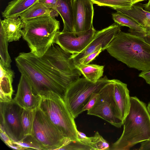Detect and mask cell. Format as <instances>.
Masks as SVG:
<instances>
[{
    "label": "cell",
    "mask_w": 150,
    "mask_h": 150,
    "mask_svg": "<svg viewBox=\"0 0 150 150\" xmlns=\"http://www.w3.org/2000/svg\"><path fill=\"white\" fill-rule=\"evenodd\" d=\"M71 55L53 43L41 57L23 52L15 61L19 72L31 83L34 94L52 92L63 97L67 87L81 74Z\"/></svg>",
    "instance_id": "cell-1"
},
{
    "label": "cell",
    "mask_w": 150,
    "mask_h": 150,
    "mask_svg": "<svg viewBox=\"0 0 150 150\" xmlns=\"http://www.w3.org/2000/svg\"><path fill=\"white\" fill-rule=\"evenodd\" d=\"M106 50L110 54L128 67L150 71V44L141 37L121 31Z\"/></svg>",
    "instance_id": "cell-2"
},
{
    "label": "cell",
    "mask_w": 150,
    "mask_h": 150,
    "mask_svg": "<svg viewBox=\"0 0 150 150\" xmlns=\"http://www.w3.org/2000/svg\"><path fill=\"white\" fill-rule=\"evenodd\" d=\"M130 107L124 123L123 132L112 144V150H129L135 145L150 140V115L146 105L136 96L130 97Z\"/></svg>",
    "instance_id": "cell-3"
},
{
    "label": "cell",
    "mask_w": 150,
    "mask_h": 150,
    "mask_svg": "<svg viewBox=\"0 0 150 150\" xmlns=\"http://www.w3.org/2000/svg\"><path fill=\"white\" fill-rule=\"evenodd\" d=\"M21 33L27 42L31 52L42 57L52 44L59 32V21L50 16H45L22 21Z\"/></svg>",
    "instance_id": "cell-4"
},
{
    "label": "cell",
    "mask_w": 150,
    "mask_h": 150,
    "mask_svg": "<svg viewBox=\"0 0 150 150\" xmlns=\"http://www.w3.org/2000/svg\"><path fill=\"white\" fill-rule=\"evenodd\" d=\"M38 108L66 138L80 141L74 118L67 108L61 95L49 92L40 95Z\"/></svg>",
    "instance_id": "cell-5"
},
{
    "label": "cell",
    "mask_w": 150,
    "mask_h": 150,
    "mask_svg": "<svg viewBox=\"0 0 150 150\" xmlns=\"http://www.w3.org/2000/svg\"><path fill=\"white\" fill-rule=\"evenodd\" d=\"M111 81L106 76L101 77L96 83L88 81L85 77L80 78L67 87L63 98L74 119L83 112L82 109L92 93L99 92L102 88Z\"/></svg>",
    "instance_id": "cell-6"
},
{
    "label": "cell",
    "mask_w": 150,
    "mask_h": 150,
    "mask_svg": "<svg viewBox=\"0 0 150 150\" xmlns=\"http://www.w3.org/2000/svg\"><path fill=\"white\" fill-rule=\"evenodd\" d=\"M31 134L44 150H58L71 141L64 136L39 108L35 110Z\"/></svg>",
    "instance_id": "cell-7"
},
{
    "label": "cell",
    "mask_w": 150,
    "mask_h": 150,
    "mask_svg": "<svg viewBox=\"0 0 150 150\" xmlns=\"http://www.w3.org/2000/svg\"><path fill=\"white\" fill-rule=\"evenodd\" d=\"M114 84L112 81L102 88L99 96L92 108L87 114L98 117L111 125L120 128L124 121L118 108L114 96Z\"/></svg>",
    "instance_id": "cell-8"
},
{
    "label": "cell",
    "mask_w": 150,
    "mask_h": 150,
    "mask_svg": "<svg viewBox=\"0 0 150 150\" xmlns=\"http://www.w3.org/2000/svg\"><path fill=\"white\" fill-rule=\"evenodd\" d=\"M23 108L13 99L0 102V127L14 142L22 140L25 136L21 118Z\"/></svg>",
    "instance_id": "cell-9"
},
{
    "label": "cell",
    "mask_w": 150,
    "mask_h": 150,
    "mask_svg": "<svg viewBox=\"0 0 150 150\" xmlns=\"http://www.w3.org/2000/svg\"><path fill=\"white\" fill-rule=\"evenodd\" d=\"M120 27L116 23L100 30L96 31L90 43L81 52L72 54L71 58L76 66L81 64L88 55L99 49L106 50L114 38L121 31Z\"/></svg>",
    "instance_id": "cell-10"
},
{
    "label": "cell",
    "mask_w": 150,
    "mask_h": 150,
    "mask_svg": "<svg viewBox=\"0 0 150 150\" xmlns=\"http://www.w3.org/2000/svg\"><path fill=\"white\" fill-rule=\"evenodd\" d=\"M96 30L93 26L89 30L78 33L59 32L53 43L72 54L82 51L92 40Z\"/></svg>",
    "instance_id": "cell-11"
},
{
    "label": "cell",
    "mask_w": 150,
    "mask_h": 150,
    "mask_svg": "<svg viewBox=\"0 0 150 150\" xmlns=\"http://www.w3.org/2000/svg\"><path fill=\"white\" fill-rule=\"evenodd\" d=\"M91 0H73L74 32L88 30L93 25V4Z\"/></svg>",
    "instance_id": "cell-12"
},
{
    "label": "cell",
    "mask_w": 150,
    "mask_h": 150,
    "mask_svg": "<svg viewBox=\"0 0 150 150\" xmlns=\"http://www.w3.org/2000/svg\"><path fill=\"white\" fill-rule=\"evenodd\" d=\"M41 99L40 96L33 93L31 85L27 78L21 74L13 100L23 109L35 110L38 108Z\"/></svg>",
    "instance_id": "cell-13"
},
{
    "label": "cell",
    "mask_w": 150,
    "mask_h": 150,
    "mask_svg": "<svg viewBox=\"0 0 150 150\" xmlns=\"http://www.w3.org/2000/svg\"><path fill=\"white\" fill-rule=\"evenodd\" d=\"M113 9L132 18L145 28L146 32L144 34H132L141 37L150 44V12L144 9L142 4H134L128 9L115 8Z\"/></svg>",
    "instance_id": "cell-14"
},
{
    "label": "cell",
    "mask_w": 150,
    "mask_h": 150,
    "mask_svg": "<svg viewBox=\"0 0 150 150\" xmlns=\"http://www.w3.org/2000/svg\"><path fill=\"white\" fill-rule=\"evenodd\" d=\"M114 96L118 108L123 121L129 113L130 107L129 91L126 84L116 79H112Z\"/></svg>",
    "instance_id": "cell-15"
},
{
    "label": "cell",
    "mask_w": 150,
    "mask_h": 150,
    "mask_svg": "<svg viewBox=\"0 0 150 150\" xmlns=\"http://www.w3.org/2000/svg\"><path fill=\"white\" fill-rule=\"evenodd\" d=\"M73 0H58L56 10L62 19L64 28L62 31L74 32Z\"/></svg>",
    "instance_id": "cell-16"
},
{
    "label": "cell",
    "mask_w": 150,
    "mask_h": 150,
    "mask_svg": "<svg viewBox=\"0 0 150 150\" xmlns=\"http://www.w3.org/2000/svg\"><path fill=\"white\" fill-rule=\"evenodd\" d=\"M0 21L8 42L19 40L22 37L21 32L23 26L20 17L4 18Z\"/></svg>",
    "instance_id": "cell-17"
},
{
    "label": "cell",
    "mask_w": 150,
    "mask_h": 150,
    "mask_svg": "<svg viewBox=\"0 0 150 150\" xmlns=\"http://www.w3.org/2000/svg\"><path fill=\"white\" fill-rule=\"evenodd\" d=\"M38 0H12L8 3L2 12L4 18H16L19 17L25 11Z\"/></svg>",
    "instance_id": "cell-18"
},
{
    "label": "cell",
    "mask_w": 150,
    "mask_h": 150,
    "mask_svg": "<svg viewBox=\"0 0 150 150\" xmlns=\"http://www.w3.org/2000/svg\"><path fill=\"white\" fill-rule=\"evenodd\" d=\"M59 14L56 10L47 8L38 1L25 11L19 17L23 21L45 16H50L55 18Z\"/></svg>",
    "instance_id": "cell-19"
},
{
    "label": "cell",
    "mask_w": 150,
    "mask_h": 150,
    "mask_svg": "<svg viewBox=\"0 0 150 150\" xmlns=\"http://www.w3.org/2000/svg\"><path fill=\"white\" fill-rule=\"evenodd\" d=\"M14 72L10 68H6L4 74L0 77V102H8L11 101L13 92L12 86Z\"/></svg>",
    "instance_id": "cell-20"
},
{
    "label": "cell",
    "mask_w": 150,
    "mask_h": 150,
    "mask_svg": "<svg viewBox=\"0 0 150 150\" xmlns=\"http://www.w3.org/2000/svg\"><path fill=\"white\" fill-rule=\"evenodd\" d=\"M112 18L115 23L120 26H127L129 28V31L132 33L143 34L146 29L139 23L129 16L118 11L112 14Z\"/></svg>",
    "instance_id": "cell-21"
},
{
    "label": "cell",
    "mask_w": 150,
    "mask_h": 150,
    "mask_svg": "<svg viewBox=\"0 0 150 150\" xmlns=\"http://www.w3.org/2000/svg\"><path fill=\"white\" fill-rule=\"evenodd\" d=\"M76 67L84 77L94 83H96L103 76L104 66L81 64Z\"/></svg>",
    "instance_id": "cell-22"
},
{
    "label": "cell",
    "mask_w": 150,
    "mask_h": 150,
    "mask_svg": "<svg viewBox=\"0 0 150 150\" xmlns=\"http://www.w3.org/2000/svg\"><path fill=\"white\" fill-rule=\"evenodd\" d=\"M0 23V62L6 68H10L12 60L8 52V42L1 21Z\"/></svg>",
    "instance_id": "cell-23"
},
{
    "label": "cell",
    "mask_w": 150,
    "mask_h": 150,
    "mask_svg": "<svg viewBox=\"0 0 150 150\" xmlns=\"http://www.w3.org/2000/svg\"><path fill=\"white\" fill-rule=\"evenodd\" d=\"M35 110L23 109L21 122L25 136L31 134Z\"/></svg>",
    "instance_id": "cell-24"
},
{
    "label": "cell",
    "mask_w": 150,
    "mask_h": 150,
    "mask_svg": "<svg viewBox=\"0 0 150 150\" xmlns=\"http://www.w3.org/2000/svg\"><path fill=\"white\" fill-rule=\"evenodd\" d=\"M94 4L100 6H107L112 9L115 8L128 9L133 5L129 0H91Z\"/></svg>",
    "instance_id": "cell-25"
},
{
    "label": "cell",
    "mask_w": 150,
    "mask_h": 150,
    "mask_svg": "<svg viewBox=\"0 0 150 150\" xmlns=\"http://www.w3.org/2000/svg\"><path fill=\"white\" fill-rule=\"evenodd\" d=\"M14 142L25 149L43 150L38 142L31 134L25 136L19 142Z\"/></svg>",
    "instance_id": "cell-26"
},
{
    "label": "cell",
    "mask_w": 150,
    "mask_h": 150,
    "mask_svg": "<svg viewBox=\"0 0 150 150\" xmlns=\"http://www.w3.org/2000/svg\"><path fill=\"white\" fill-rule=\"evenodd\" d=\"M91 147L94 150H109L110 146L108 142L96 132L94 136L91 137Z\"/></svg>",
    "instance_id": "cell-27"
},
{
    "label": "cell",
    "mask_w": 150,
    "mask_h": 150,
    "mask_svg": "<svg viewBox=\"0 0 150 150\" xmlns=\"http://www.w3.org/2000/svg\"><path fill=\"white\" fill-rule=\"evenodd\" d=\"M59 150H94L91 146L80 141H71L58 149Z\"/></svg>",
    "instance_id": "cell-28"
},
{
    "label": "cell",
    "mask_w": 150,
    "mask_h": 150,
    "mask_svg": "<svg viewBox=\"0 0 150 150\" xmlns=\"http://www.w3.org/2000/svg\"><path fill=\"white\" fill-rule=\"evenodd\" d=\"M98 93L94 92L92 93L88 103L83 108L82 112L86 110H88L92 108L99 97Z\"/></svg>",
    "instance_id": "cell-29"
},
{
    "label": "cell",
    "mask_w": 150,
    "mask_h": 150,
    "mask_svg": "<svg viewBox=\"0 0 150 150\" xmlns=\"http://www.w3.org/2000/svg\"><path fill=\"white\" fill-rule=\"evenodd\" d=\"M57 1L58 0H38V1L47 8L56 10Z\"/></svg>",
    "instance_id": "cell-30"
},
{
    "label": "cell",
    "mask_w": 150,
    "mask_h": 150,
    "mask_svg": "<svg viewBox=\"0 0 150 150\" xmlns=\"http://www.w3.org/2000/svg\"><path fill=\"white\" fill-rule=\"evenodd\" d=\"M102 51H103L102 49H100L89 54L84 59L81 64H88L98 56Z\"/></svg>",
    "instance_id": "cell-31"
},
{
    "label": "cell",
    "mask_w": 150,
    "mask_h": 150,
    "mask_svg": "<svg viewBox=\"0 0 150 150\" xmlns=\"http://www.w3.org/2000/svg\"><path fill=\"white\" fill-rule=\"evenodd\" d=\"M0 137L2 140L8 146L12 144L13 141L2 129L0 128Z\"/></svg>",
    "instance_id": "cell-32"
},
{
    "label": "cell",
    "mask_w": 150,
    "mask_h": 150,
    "mask_svg": "<svg viewBox=\"0 0 150 150\" xmlns=\"http://www.w3.org/2000/svg\"><path fill=\"white\" fill-rule=\"evenodd\" d=\"M77 134L78 139L80 141L91 146V137H87L84 133L78 131Z\"/></svg>",
    "instance_id": "cell-33"
},
{
    "label": "cell",
    "mask_w": 150,
    "mask_h": 150,
    "mask_svg": "<svg viewBox=\"0 0 150 150\" xmlns=\"http://www.w3.org/2000/svg\"><path fill=\"white\" fill-rule=\"evenodd\" d=\"M139 76L143 78L150 85V71H142L139 74Z\"/></svg>",
    "instance_id": "cell-34"
},
{
    "label": "cell",
    "mask_w": 150,
    "mask_h": 150,
    "mask_svg": "<svg viewBox=\"0 0 150 150\" xmlns=\"http://www.w3.org/2000/svg\"><path fill=\"white\" fill-rule=\"evenodd\" d=\"M138 149L150 150V140H148L141 142L140 146Z\"/></svg>",
    "instance_id": "cell-35"
},
{
    "label": "cell",
    "mask_w": 150,
    "mask_h": 150,
    "mask_svg": "<svg viewBox=\"0 0 150 150\" xmlns=\"http://www.w3.org/2000/svg\"><path fill=\"white\" fill-rule=\"evenodd\" d=\"M8 146L14 149L20 150L25 149V148L15 143L14 142H13L12 144L9 145Z\"/></svg>",
    "instance_id": "cell-36"
},
{
    "label": "cell",
    "mask_w": 150,
    "mask_h": 150,
    "mask_svg": "<svg viewBox=\"0 0 150 150\" xmlns=\"http://www.w3.org/2000/svg\"><path fill=\"white\" fill-rule=\"evenodd\" d=\"M142 5L145 10L150 12V1L146 4H142Z\"/></svg>",
    "instance_id": "cell-37"
},
{
    "label": "cell",
    "mask_w": 150,
    "mask_h": 150,
    "mask_svg": "<svg viewBox=\"0 0 150 150\" xmlns=\"http://www.w3.org/2000/svg\"><path fill=\"white\" fill-rule=\"evenodd\" d=\"M132 3L133 5L137 4L139 2L146 0H129Z\"/></svg>",
    "instance_id": "cell-38"
},
{
    "label": "cell",
    "mask_w": 150,
    "mask_h": 150,
    "mask_svg": "<svg viewBox=\"0 0 150 150\" xmlns=\"http://www.w3.org/2000/svg\"><path fill=\"white\" fill-rule=\"evenodd\" d=\"M148 111L150 115V102L149 103L147 106Z\"/></svg>",
    "instance_id": "cell-39"
},
{
    "label": "cell",
    "mask_w": 150,
    "mask_h": 150,
    "mask_svg": "<svg viewBox=\"0 0 150 150\" xmlns=\"http://www.w3.org/2000/svg\"><path fill=\"white\" fill-rule=\"evenodd\" d=\"M150 1V0H149L148 1Z\"/></svg>",
    "instance_id": "cell-40"
}]
</instances>
